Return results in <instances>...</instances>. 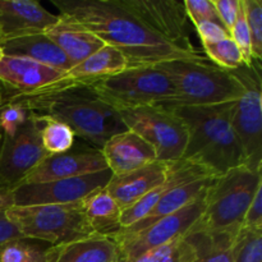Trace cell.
<instances>
[{
    "instance_id": "14",
    "label": "cell",
    "mask_w": 262,
    "mask_h": 262,
    "mask_svg": "<svg viewBox=\"0 0 262 262\" xmlns=\"http://www.w3.org/2000/svg\"><path fill=\"white\" fill-rule=\"evenodd\" d=\"M105 169H107V165L100 148L86 145L73 146L66 152L46 156L20 184L74 178Z\"/></svg>"
},
{
    "instance_id": "22",
    "label": "cell",
    "mask_w": 262,
    "mask_h": 262,
    "mask_svg": "<svg viewBox=\"0 0 262 262\" xmlns=\"http://www.w3.org/2000/svg\"><path fill=\"white\" fill-rule=\"evenodd\" d=\"M120 261L117 242L110 237L91 235L61 246H51L49 262H117Z\"/></svg>"
},
{
    "instance_id": "16",
    "label": "cell",
    "mask_w": 262,
    "mask_h": 262,
    "mask_svg": "<svg viewBox=\"0 0 262 262\" xmlns=\"http://www.w3.org/2000/svg\"><path fill=\"white\" fill-rule=\"evenodd\" d=\"M59 15L33 0H0V41L43 32L58 22Z\"/></svg>"
},
{
    "instance_id": "13",
    "label": "cell",
    "mask_w": 262,
    "mask_h": 262,
    "mask_svg": "<svg viewBox=\"0 0 262 262\" xmlns=\"http://www.w3.org/2000/svg\"><path fill=\"white\" fill-rule=\"evenodd\" d=\"M146 27L168 42L188 53L201 51L192 45L183 2L177 0H120Z\"/></svg>"
},
{
    "instance_id": "5",
    "label": "cell",
    "mask_w": 262,
    "mask_h": 262,
    "mask_svg": "<svg viewBox=\"0 0 262 262\" xmlns=\"http://www.w3.org/2000/svg\"><path fill=\"white\" fill-rule=\"evenodd\" d=\"M174 87V97L164 105L177 106H207L237 101L242 86L227 69L205 59H174L156 64Z\"/></svg>"
},
{
    "instance_id": "15",
    "label": "cell",
    "mask_w": 262,
    "mask_h": 262,
    "mask_svg": "<svg viewBox=\"0 0 262 262\" xmlns=\"http://www.w3.org/2000/svg\"><path fill=\"white\" fill-rule=\"evenodd\" d=\"M66 77L67 72L31 59L3 55L0 60V94L5 97L33 94Z\"/></svg>"
},
{
    "instance_id": "40",
    "label": "cell",
    "mask_w": 262,
    "mask_h": 262,
    "mask_svg": "<svg viewBox=\"0 0 262 262\" xmlns=\"http://www.w3.org/2000/svg\"><path fill=\"white\" fill-rule=\"evenodd\" d=\"M7 102H8L7 97H5L4 95L0 94V113H2L3 107L7 105ZM2 141H3V129H2V127H0V146H2Z\"/></svg>"
},
{
    "instance_id": "17",
    "label": "cell",
    "mask_w": 262,
    "mask_h": 262,
    "mask_svg": "<svg viewBox=\"0 0 262 262\" xmlns=\"http://www.w3.org/2000/svg\"><path fill=\"white\" fill-rule=\"evenodd\" d=\"M171 164L173 161L166 163L156 160L130 173L113 176L105 189L120 209L124 210L164 183L171 170Z\"/></svg>"
},
{
    "instance_id": "19",
    "label": "cell",
    "mask_w": 262,
    "mask_h": 262,
    "mask_svg": "<svg viewBox=\"0 0 262 262\" xmlns=\"http://www.w3.org/2000/svg\"><path fill=\"white\" fill-rule=\"evenodd\" d=\"M209 177L214 178L206 170L189 163V161L183 160V159L178 161H173L170 173H169L168 178L165 179L164 183H161L160 186L148 192L146 196H143L140 201L133 204L132 206L122 210V216H120L122 229H125V228L142 220L151 211V209L155 206L156 202L173 188L182 186V184L191 183V182L197 181V179L209 178Z\"/></svg>"
},
{
    "instance_id": "11",
    "label": "cell",
    "mask_w": 262,
    "mask_h": 262,
    "mask_svg": "<svg viewBox=\"0 0 262 262\" xmlns=\"http://www.w3.org/2000/svg\"><path fill=\"white\" fill-rule=\"evenodd\" d=\"M205 196L206 193L174 214L161 217L147 228L132 233L120 230L113 238L119 248L120 262H129L152 248L160 247L177 238L186 237L204 212Z\"/></svg>"
},
{
    "instance_id": "26",
    "label": "cell",
    "mask_w": 262,
    "mask_h": 262,
    "mask_svg": "<svg viewBox=\"0 0 262 262\" xmlns=\"http://www.w3.org/2000/svg\"><path fill=\"white\" fill-rule=\"evenodd\" d=\"M186 238L196 251L194 262H233L235 238L205 232H189Z\"/></svg>"
},
{
    "instance_id": "23",
    "label": "cell",
    "mask_w": 262,
    "mask_h": 262,
    "mask_svg": "<svg viewBox=\"0 0 262 262\" xmlns=\"http://www.w3.org/2000/svg\"><path fill=\"white\" fill-rule=\"evenodd\" d=\"M212 179L214 178H211V177L201 178L191 182V183L176 187V188L169 191L166 194H164L142 220L122 230L127 233L137 232V230H141L143 228H147L148 225L154 224L158 220H160L161 217H165L168 215L174 214L178 210L183 209L184 206L196 201L197 199H200V197L206 193Z\"/></svg>"
},
{
    "instance_id": "33",
    "label": "cell",
    "mask_w": 262,
    "mask_h": 262,
    "mask_svg": "<svg viewBox=\"0 0 262 262\" xmlns=\"http://www.w3.org/2000/svg\"><path fill=\"white\" fill-rule=\"evenodd\" d=\"M230 37L234 41L235 45L241 50L243 56L245 64H251L253 61L252 58V49H251V37L250 32H248L247 22L245 18V12H243V5L242 0H241V8L239 13H238L237 20H235L234 26L230 30Z\"/></svg>"
},
{
    "instance_id": "32",
    "label": "cell",
    "mask_w": 262,
    "mask_h": 262,
    "mask_svg": "<svg viewBox=\"0 0 262 262\" xmlns=\"http://www.w3.org/2000/svg\"><path fill=\"white\" fill-rule=\"evenodd\" d=\"M243 12L251 37L253 60L262 58V2L261 0H242Z\"/></svg>"
},
{
    "instance_id": "38",
    "label": "cell",
    "mask_w": 262,
    "mask_h": 262,
    "mask_svg": "<svg viewBox=\"0 0 262 262\" xmlns=\"http://www.w3.org/2000/svg\"><path fill=\"white\" fill-rule=\"evenodd\" d=\"M17 238H22L18 228L8 219L5 212H0V246Z\"/></svg>"
},
{
    "instance_id": "2",
    "label": "cell",
    "mask_w": 262,
    "mask_h": 262,
    "mask_svg": "<svg viewBox=\"0 0 262 262\" xmlns=\"http://www.w3.org/2000/svg\"><path fill=\"white\" fill-rule=\"evenodd\" d=\"M37 117L53 118L101 150L109 138L125 132L119 113L86 87L83 81L64 78L45 90L8 97Z\"/></svg>"
},
{
    "instance_id": "42",
    "label": "cell",
    "mask_w": 262,
    "mask_h": 262,
    "mask_svg": "<svg viewBox=\"0 0 262 262\" xmlns=\"http://www.w3.org/2000/svg\"><path fill=\"white\" fill-rule=\"evenodd\" d=\"M117 262H120V261H117Z\"/></svg>"
},
{
    "instance_id": "37",
    "label": "cell",
    "mask_w": 262,
    "mask_h": 262,
    "mask_svg": "<svg viewBox=\"0 0 262 262\" xmlns=\"http://www.w3.org/2000/svg\"><path fill=\"white\" fill-rule=\"evenodd\" d=\"M242 227L262 228V187L256 191L255 197L246 211Z\"/></svg>"
},
{
    "instance_id": "12",
    "label": "cell",
    "mask_w": 262,
    "mask_h": 262,
    "mask_svg": "<svg viewBox=\"0 0 262 262\" xmlns=\"http://www.w3.org/2000/svg\"><path fill=\"white\" fill-rule=\"evenodd\" d=\"M112 177V171L105 169L74 178L19 184L12 189L13 206L68 205L81 202L94 192L105 188Z\"/></svg>"
},
{
    "instance_id": "29",
    "label": "cell",
    "mask_w": 262,
    "mask_h": 262,
    "mask_svg": "<svg viewBox=\"0 0 262 262\" xmlns=\"http://www.w3.org/2000/svg\"><path fill=\"white\" fill-rule=\"evenodd\" d=\"M196 251L186 237L152 248L129 262H194Z\"/></svg>"
},
{
    "instance_id": "24",
    "label": "cell",
    "mask_w": 262,
    "mask_h": 262,
    "mask_svg": "<svg viewBox=\"0 0 262 262\" xmlns=\"http://www.w3.org/2000/svg\"><path fill=\"white\" fill-rule=\"evenodd\" d=\"M81 204L87 223L95 234L114 238L122 230V209L105 188L87 196Z\"/></svg>"
},
{
    "instance_id": "30",
    "label": "cell",
    "mask_w": 262,
    "mask_h": 262,
    "mask_svg": "<svg viewBox=\"0 0 262 262\" xmlns=\"http://www.w3.org/2000/svg\"><path fill=\"white\" fill-rule=\"evenodd\" d=\"M233 262H262V228H241L233 243Z\"/></svg>"
},
{
    "instance_id": "6",
    "label": "cell",
    "mask_w": 262,
    "mask_h": 262,
    "mask_svg": "<svg viewBox=\"0 0 262 262\" xmlns=\"http://www.w3.org/2000/svg\"><path fill=\"white\" fill-rule=\"evenodd\" d=\"M83 82L90 91L115 110L164 106L174 97L173 83L156 66L129 67L120 73Z\"/></svg>"
},
{
    "instance_id": "18",
    "label": "cell",
    "mask_w": 262,
    "mask_h": 262,
    "mask_svg": "<svg viewBox=\"0 0 262 262\" xmlns=\"http://www.w3.org/2000/svg\"><path fill=\"white\" fill-rule=\"evenodd\" d=\"M101 152L113 176H123L158 160L147 141L132 130L118 133L105 142Z\"/></svg>"
},
{
    "instance_id": "4",
    "label": "cell",
    "mask_w": 262,
    "mask_h": 262,
    "mask_svg": "<svg viewBox=\"0 0 262 262\" xmlns=\"http://www.w3.org/2000/svg\"><path fill=\"white\" fill-rule=\"evenodd\" d=\"M262 187L261 171L241 165L212 179L205 196V210L191 232L235 238L246 211Z\"/></svg>"
},
{
    "instance_id": "20",
    "label": "cell",
    "mask_w": 262,
    "mask_h": 262,
    "mask_svg": "<svg viewBox=\"0 0 262 262\" xmlns=\"http://www.w3.org/2000/svg\"><path fill=\"white\" fill-rule=\"evenodd\" d=\"M46 36L60 49L73 63H81L105 45L95 33L81 23L59 15L58 22L43 31Z\"/></svg>"
},
{
    "instance_id": "35",
    "label": "cell",
    "mask_w": 262,
    "mask_h": 262,
    "mask_svg": "<svg viewBox=\"0 0 262 262\" xmlns=\"http://www.w3.org/2000/svg\"><path fill=\"white\" fill-rule=\"evenodd\" d=\"M196 30L199 32L200 38H201L202 45H210V43H215L217 41L230 37L229 32L223 26V23L216 22V20H205V22H201L200 25L196 26Z\"/></svg>"
},
{
    "instance_id": "9",
    "label": "cell",
    "mask_w": 262,
    "mask_h": 262,
    "mask_svg": "<svg viewBox=\"0 0 262 262\" xmlns=\"http://www.w3.org/2000/svg\"><path fill=\"white\" fill-rule=\"evenodd\" d=\"M128 130L137 133L156 151L159 161H178L186 151L188 132L183 120L160 105L117 110Z\"/></svg>"
},
{
    "instance_id": "8",
    "label": "cell",
    "mask_w": 262,
    "mask_h": 262,
    "mask_svg": "<svg viewBox=\"0 0 262 262\" xmlns=\"http://www.w3.org/2000/svg\"><path fill=\"white\" fill-rule=\"evenodd\" d=\"M229 72L243 89L232 115V128L242 150L243 166L262 171L261 61L242 64Z\"/></svg>"
},
{
    "instance_id": "31",
    "label": "cell",
    "mask_w": 262,
    "mask_h": 262,
    "mask_svg": "<svg viewBox=\"0 0 262 262\" xmlns=\"http://www.w3.org/2000/svg\"><path fill=\"white\" fill-rule=\"evenodd\" d=\"M206 53V58L214 61L215 66L227 71H233L242 64H245L243 56L238 46L235 45L232 37H227L210 45H202Z\"/></svg>"
},
{
    "instance_id": "1",
    "label": "cell",
    "mask_w": 262,
    "mask_h": 262,
    "mask_svg": "<svg viewBox=\"0 0 262 262\" xmlns=\"http://www.w3.org/2000/svg\"><path fill=\"white\" fill-rule=\"evenodd\" d=\"M63 17L81 23L105 45L119 50L129 67L156 66L174 59H205L177 48L146 27L120 0H51Z\"/></svg>"
},
{
    "instance_id": "10",
    "label": "cell",
    "mask_w": 262,
    "mask_h": 262,
    "mask_svg": "<svg viewBox=\"0 0 262 262\" xmlns=\"http://www.w3.org/2000/svg\"><path fill=\"white\" fill-rule=\"evenodd\" d=\"M48 156L40 137V122L32 112L3 128L0 146V188L14 189Z\"/></svg>"
},
{
    "instance_id": "34",
    "label": "cell",
    "mask_w": 262,
    "mask_h": 262,
    "mask_svg": "<svg viewBox=\"0 0 262 262\" xmlns=\"http://www.w3.org/2000/svg\"><path fill=\"white\" fill-rule=\"evenodd\" d=\"M187 17L194 26L205 20H216L220 22L217 13L215 10L212 0H186L183 2Z\"/></svg>"
},
{
    "instance_id": "41",
    "label": "cell",
    "mask_w": 262,
    "mask_h": 262,
    "mask_svg": "<svg viewBox=\"0 0 262 262\" xmlns=\"http://www.w3.org/2000/svg\"><path fill=\"white\" fill-rule=\"evenodd\" d=\"M2 58H3V51L2 49H0V60H2Z\"/></svg>"
},
{
    "instance_id": "25",
    "label": "cell",
    "mask_w": 262,
    "mask_h": 262,
    "mask_svg": "<svg viewBox=\"0 0 262 262\" xmlns=\"http://www.w3.org/2000/svg\"><path fill=\"white\" fill-rule=\"evenodd\" d=\"M127 68H129V64L125 56L113 46L104 45L83 61L72 67L67 72V78L92 81L120 73Z\"/></svg>"
},
{
    "instance_id": "3",
    "label": "cell",
    "mask_w": 262,
    "mask_h": 262,
    "mask_svg": "<svg viewBox=\"0 0 262 262\" xmlns=\"http://www.w3.org/2000/svg\"><path fill=\"white\" fill-rule=\"evenodd\" d=\"M235 101L207 106L169 107L184 122L188 132L183 160L206 170L214 178L243 165L239 142L232 128Z\"/></svg>"
},
{
    "instance_id": "39",
    "label": "cell",
    "mask_w": 262,
    "mask_h": 262,
    "mask_svg": "<svg viewBox=\"0 0 262 262\" xmlns=\"http://www.w3.org/2000/svg\"><path fill=\"white\" fill-rule=\"evenodd\" d=\"M13 206L12 191L0 188V212H5Z\"/></svg>"
},
{
    "instance_id": "27",
    "label": "cell",
    "mask_w": 262,
    "mask_h": 262,
    "mask_svg": "<svg viewBox=\"0 0 262 262\" xmlns=\"http://www.w3.org/2000/svg\"><path fill=\"white\" fill-rule=\"evenodd\" d=\"M50 247L31 238H17L0 246V262H49Z\"/></svg>"
},
{
    "instance_id": "21",
    "label": "cell",
    "mask_w": 262,
    "mask_h": 262,
    "mask_svg": "<svg viewBox=\"0 0 262 262\" xmlns=\"http://www.w3.org/2000/svg\"><path fill=\"white\" fill-rule=\"evenodd\" d=\"M0 49L5 56L31 59L63 72H68L73 67V63L43 32L2 40Z\"/></svg>"
},
{
    "instance_id": "36",
    "label": "cell",
    "mask_w": 262,
    "mask_h": 262,
    "mask_svg": "<svg viewBox=\"0 0 262 262\" xmlns=\"http://www.w3.org/2000/svg\"><path fill=\"white\" fill-rule=\"evenodd\" d=\"M212 4H214L220 22L230 35V30L234 26L238 13H239L241 0H212Z\"/></svg>"
},
{
    "instance_id": "28",
    "label": "cell",
    "mask_w": 262,
    "mask_h": 262,
    "mask_svg": "<svg viewBox=\"0 0 262 262\" xmlns=\"http://www.w3.org/2000/svg\"><path fill=\"white\" fill-rule=\"evenodd\" d=\"M37 119L40 122L41 143L48 155L66 152L73 147L76 135L68 125L53 118L37 117Z\"/></svg>"
},
{
    "instance_id": "7",
    "label": "cell",
    "mask_w": 262,
    "mask_h": 262,
    "mask_svg": "<svg viewBox=\"0 0 262 262\" xmlns=\"http://www.w3.org/2000/svg\"><path fill=\"white\" fill-rule=\"evenodd\" d=\"M22 237L61 246L95 235L81 202L68 205L12 206L5 211Z\"/></svg>"
}]
</instances>
